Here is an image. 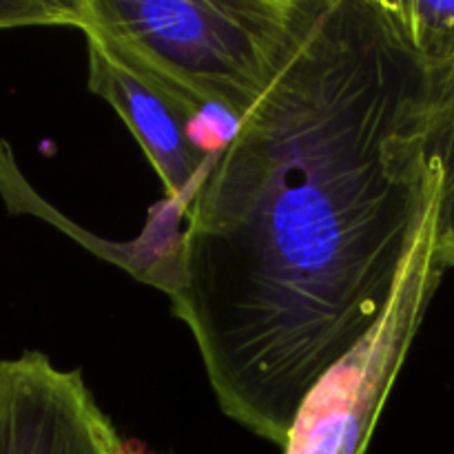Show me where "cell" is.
Here are the masks:
<instances>
[{
    "label": "cell",
    "mask_w": 454,
    "mask_h": 454,
    "mask_svg": "<svg viewBox=\"0 0 454 454\" xmlns=\"http://www.w3.org/2000/svg\"><path fill=\"white\" fill-rule=\"evenodd\" d=\"M406 38L430 69L454 62V3L442 0H393Z\"/></svg>",
    "instance_id": "cell-7"
},
{
    "label": "cell",
    "mask_w": 454,
    "mask_h": 454,
    "mask_svg": "<svg viewBox=\"0 0 454 454\" xmlns=\"http://www.w3.org/2000/svg\"><path fill=\"white\" fill-rule=\"evenodd\" d=\"M304 0H80V31L200 115L238 122L295 40Z\"/></svg>",
    "instance_id": "cell-2"
},
{
    "label": "cell",
    "mask_w": 454,
    "mask_h": 454,
    "mask_svg": "<svg viewBox=\"0 0 454 454\" xmlns=\"http://www.w3.org/2000/svg\"><path fill=\"white\" fill-rule=\"evenodd\" d=\"M430 82L393 0H304L278 75L186 207L173 315L220 411L275 446L388 309L437 202Z\"/></svg>",
    "instance_id": "cell-1"
},
{
    "label": "cell",
    "mask_w": 454,
    "mask_h": 454,
    "mask_svg": "<svg viewBox=\"0 0 454 454\" xmlns=\"http://www.w3.org/2000/svg\"><path fill=\"white\" fill-rule=\"evenodd\" d=\"M127 454H149V452L140 450V448H133V446H127Z\"/></svg>",
    "instance_id": "cell-9"
},
{
    "label": "cell",
    "mask_w": 454,
    "mask_h": 454,
    "mask_svg": "<svg viewBox=\"0 0 454 454\" xmlns=\"http://www.w3.org/2000/svg\"><path fill=\"white\" fill-rule=\"evenodd\" d=\"M84 38L89 53V91L118 111L162 180L167 200L189 207L213 155L193 133L200 114L137 74L106 47L100 35L84 31Z\"/></svg>",
    "instance_id": "cell-5"
},
{
    "label": "cell",
    "mask_w": 454,
    "mask_h": 454,
    "mask_svg": "<svg viewBox=\"0 0 454 454\" xmlns=\"http://www.w3.org/2000/svg\"><path fill=\"white\" fill-rule=\"evenodd\" d=\"M0 454H127L80 371L43 353L0 359Z\"/></svg>",
    "instance_id": "cell-4"
},
{
    "label": "cell",
    "mask_w": 454,
    "mask_h": 454,
    "mask_svg": "<svg viewBox=\"0 0 454 454\" xmlns=\"http://www.w3.org/2000/svg\"><path fill=\"white\" fill-rule=\"evenodd\" d=\"M71 25L80 29V0H0V29Z\"/></svg>",
    "instance_id": "cell-8"
},
{
    "label": "cell",
    "mask_w": 454,
    "mask_h": 454,
    "mask_svg": "<svg viewBox=\"0 0 454 454\" xmlns=\"http://www.w3.org/2000/svg\"><path fill=\"white\" fill-rule=\"evenodd\" d=\"M443 270L434 251L433 208L403 264L388 309L310 390L293 421L284 454H366Z\"/></svg>",
    "instance_id": "cell-3"
},
{
    "label": "cell",
    "mask_w": 454,
    "mask_h": 454,
    "mask_svg": "<svg viewBox=\"0 0 454 454\" xmlns=\"http://www.w3.org/2000/svg\"><path fill=\"white\" fill-rule=\"evenodd\" d=\"M424 146L439 180L434 251L443 269H454V62L433 69Z\"/></svg>",
    "instance_id": "cell-6"
}]
</instances>
